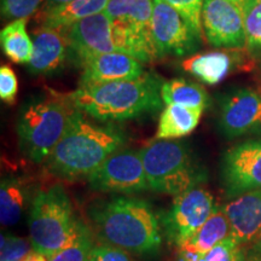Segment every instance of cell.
Masks as SVG:
<instances>
[{"label":"cell","mask_w":261,"mask_h":261,"mask_svg":"<svg viewBox=\"0 0 261 261\" xmlns=\"http://www.w3.org/2000/svg\"><path fill=\"white\" fill-rule=\"evenodd\" d=\"M202 110L169 104L160 115L156 140H174L192 133L200 123Z\"/></svg>","instance_id":"ac0fdd59"},{"label":"cell","mask_w":261,"mask_h":261,"mask_svg":"<svg viewBox=\"0 0 261 261\" xmlns=\"http://www.w3.org/2000/svg\"><path fill=\"white\" fill-rule=\"evenodd\" d=\"M238 247L240 246L232 238L228 237L210 252L202 255L179 250L178 261H233Z\"/></svg>","instance_id":"83f0119b"},{"label":"cell","mask_w":261,"mask_h":261,"mask_svg":"<svg viewBox=\"0 0 261 261\" xmlns=\"http://www.w3.org/2000/svg\"><path fill=\"white\" fill-rule=\"evenodd\" d=\"M29 188L27 181L17 177H6L0 185V223L3 226H14L22 218L28 204Z\"/></svg>","instance_id":"7402d4cb"},{"label":"cell","mask_w":261,"mask_h":261,"mask_svg":"<svg viewBox=\"0 0 261 261\" xmlns=\"http://www.w3.org/2000/svg\"><path fill=\"white\" fill-rule=\"evenodd\" d=\"M151 38L158 57L188 56L197 50L201 40L177 10L163 0H154Z\"/></svg>","instance_id":"30bf717a"},{"label":"cell","mask_w":261,"mask_h":261,"mask_svg":"<svg viewBox=\"0 0 261 261\" xmlns=\"http://www.w3.org/2000/svg\"><path fill=\"white\" fill-rule=\"evenodd\" d=\"M215 208L210 191L196 187L175 196L172 208L163 219L168 242L178 249L202 227Z\"/></svg>","instance_id":"ba28073f"},{"label":"cell","mask_w":261,"mask_h":261,"mask_svg":"<svg viewBox=\"0 0 261 261\" xmlns=\"http://www.w3.org/2000/svg\"><path fill=\"white\" fill-rule=\"evenodd\" d=\"M18 92V80L16 73L8 64L0 67V98L6 104H14Z\"/></svg>","instance_id":"4dcf8cb0"},{"label":"cell","mask_w":261,"mask_h":261,"mask_svg":"<svg viewBox=\"0 0 261 261\" xmlns=\"http://www.w3.org/2000/svg\"><path fill=\"white\" fill-rule=\"evenodd\" d=\"M181 68L207 85L223 81L232 68V60L226 52L214 51L200 54L182 61Z\"/></svg>","instance_id":"44dd1931"},{"label":"cell","mask_w":261,"mask_h":261,"mask_svg":"<svg viewBox=\"0 0 261 261\" xmlns=\"http://www.w3.org/2000/svg\"><path fill=\"white\" fill-rule=\"evenodd\" d=\"M150 189L178 196L197 187L205 174L182 142L156 140L139 150Z\"/></svg>","instance_id":"52a82bcc"},{"label":"cell","mask_w":261,"mask_h":261,"mask_svg":"<svg viewBox=\"0 0 261 261\" xmlns=\"http://www.w3.org/2000/svg\"><path fill=\"white\" fill-rule=\"evenodd\" d=\"M231 227L223 207L215 205L213 213L200 230L178 250L202 255L230 237Z\"/></svg>","instance_id":"d6986e66"},{"label":"cell","mask_w":261,"mask_h":261,"mask_svg":"<svg viewBox=\"0 0 261 261\" xmlns=\"http://www.w3.org/2000/svg\"><path fill=\"white\" fill-rule=\"evenodd\" d=\"M202 29L214 47L243 48L247 45L242 8L230 0H204Z\"/></svg>","instance_id":"7c38bea8"},{"label":"cell","mask_w":261,"mask_h":261,"mask_svg":"<svg viewBox=\"0 0 261 261\" xmlns=\"http://www.w3.org/2000/svg\"><path fill=\"white\" fill-rule=\"evenodd\" d=\"M246 47L253 57L261 60V0H246L242 6Z\"/></svg>","instance_id":"484cf974"},{"label":"cell","mask_w":261,"mask_h":261,"mask_svg":"<svg viewBox=\"0 0 261 261\" xmlns=\"http://www.w3.org/2000/svg\"><path fill=\"white\" fill-rule=\"evenodd\" d=\"M94 191L132 194L150 190L142 156L136 150H119L87 178Z\"/></svg>","instance_id":"9c48e42d"},{"label":"cell","mask_w":261,"mask_h":261,"mask_svg":"<svg viewBox=\"0 0 261 261\" xmlns=\"http://www.w3.org/2000/svg\"><path fill=\"white\" fill-rule=\"evenodd\" d=\"M223 208L230 223V237L240 247L253 244L261 232V189L238 195Z\"/></svg>","instance_id":"2e32d148"},{"label":"cell","mask_w":261,"mask_h":261,"mask_svg":"<svg viewBox=\"0 0 261 261\" xmlns=\"http://www.w3.org/2000/svg\"><path fill=\"white\" fill-rule=\"evenodd\" d=\"M174 8L185 22L191 28V31L201 39L202 37V8L204 0H163Z\"/></svg>","instance_id":"f546056e"},{"label":"cell","mask_w":261,"mask_h":261,"mask_svg":"<svg viewBox=\"0 0 261 261\" xmlns=\"http://www.w3.org/2000/svg\"><path fill=\"white\" fill-rule=\"evenodd\" d=\"M225 195L234 198L261 189V139H252L228 149L221 161Z\"/></svg>","instance_id":"8fae6325"},{"label":"cell","mask_w":261,"mask_h":261,"mask_svg":"<svg viewBox=\"0 0 261 261\" xmlns=\"http://www.w3.org/2000/svg\"><path fill=\"white\" fill-rule=\"evenodd\" d=\"M68 2H70V0H46L44 6H42V11H46V10L54 9V8H56V6H60Z\"/></svg>","instance_id":"e575fe53"},{"label":"cell","mask_w":261,"mask_h":261,"mask_svg":"<svg viewBox=\"0 0 261 261\" xmlns=\"http://www.w3.org/2000/svg\"><path fill=\"white\" fill-rule=\"evenodd\" d=\"M33 250L31 240L3 232L0 236V261H22Z\"/></svg>","instance_id":"4316f807"},{"label":"cell","mask_w":261,"mask_h":261,"mask_svg":"<svg viewBox=\"0 0 261 261\" xmlns=\"http://www.w3.org/2000/svg\"><path fill=\"white\" fill-rule=\"evenodd\" d=\"M233 261H248V257H247V254H246V248L238 247Z\"/></svg>","instance_id":"d590c367"},{"label":"cell","mask_w":261,"mask_h":261,"mask_svg":"<svg viewBox=\"0 0 261 261\" xmlns=\"http://www.w3.org/2000/svg\"><path fill=\"white\" fill-rule=\"evenodd\" d=\"M29 213L33 249L48 257L73 240L81 223L75 218L69 196L60 184L39 191Z\"/></svg>","instance_id":"8992f818"},{"label":"cell","mask_w":261,"mask_h":261,"mask_svg":"<svg viewBox=\"0 0 261 261\" xmlns=\"http://www.w3.org/2000/svg\"><path fill=\"white\" fill-rule=\"evenodd\" d=\"M158 75L145 73L140 77L114 83L79 86L68 94L73 106L100 122H122L155 113L163 104Z\"/></svg>","instance_id":"3957f363"},{"label":"cell","mask_w":261,"mask_h":261,"mask_svg":"<svg viewBox=\"0 0 261 261\" xmlns=\"http://www.w3.org/2000/svg\"><path fill=\"white\" fill-rule=\"evenodd\" d=\"M126 140L121 128L93 123L75 108L64 135L45 165L50 174L62 180L87 179L110 155L121 150Z\"/></svg>","instance_id":"6da1fadb"},{"label":"cell","mask_w":261,"mask_h":261,"mask_svg":"<svg viewBox=\"0 0 261 261\" xmlns=\"http://www.w3.org/2000/svg\"><path fill=\"white\" fill-rule=\"evenodd\" d=\"M71 61L81 65L97 55L122 52L142 63L155 58L151 39L128 25L113 21L106 12L91 16L65 28Z\"/></svg>","instance_id":"277c9868"},{"label":"cell","mask_w":261,"mask_h":261,"mask_svg":"<svg viewBox=\"0 0 261 261\" xmlns=\"http://www.w3.org/2000/svg\"><path fill=\"white\" fill-rule=\"evenodd\" d=\"M90 217L103 243L138 256L158 253L161 247V226L148 202L116 196L94 204Z\"/></svg>","instance_id":"7a4b0ae2"},{"label":"cell","mask_w":261,"mask_h":261,"mask_svg":"<svg viewBox=\"0 0 261 261\" xmlns=\"http://www.w3.org/2000/svg\"><path fill=\"white\" fill-rule=\"evenodd\" d=\"M74 110L69 96L57 92L32 98L23 104L16 123L22 154L34 163L46 162Z\"/></svg>","instance_id":"5b68a950"},{"label":"cell","mask_w":261,"mask_h":261,"mask_svg":"<svg viewBox=\"0 0 261 261\" xmlns=\"http://www.w3.org/2000/svg\"><path fill=\"white\" fill-rule=\"evenodd\" d=\"M219 128L227 139L261 132V94L249 87L227 93L220 106Z\"/></svg>","instance_id":"4fadbf2b"},{"label":"cell","mask_w":261,"mask_h":261,"mask_svg":"<svg viewBox=\"0 0 261 261\" xmlns=\"http://www.w3.org/2000/svg\"><path fill=\"white\" fill-rule=\"evenodd\" d=\"M80 67L83 68L80 86L137 79L146 73L142 62L122 52L97 55Z\"/></svg>","instance_id":"9a60e30c"},{"label":"cell","mask_w":261,"mask_h":261,"mask_svg":"<svg viewBox=\"0 0 261 261\" xmlns=\"http://www.w3.org/2000/svg\"><path fill=\"white\" fill-rule=\"evenodd\" d=\"M161 97L166 106L177 104L202 112L210 106V96L201 85L180 77L163 81Z\"/></svg>","instance_id":"603a6c76"},{"label":"cell","mask_w":261,"mask_h":261,"mask_svg":"<svg viewBox=\"0 0 261 261\" xmlns=\"http://www.w3.org/2000/svg\"><path fill=\"white\" fill-rule=\"evenodd\" d=\"M46 0H0V12L5 21L28 19L44 6Z\"/></svg>","instance_id":"f1b7e54d"},{"label":"cell","mask_w":261,"mask_h":261,"mask_svg":"<svg viewBox=\"0 0 261 261\" xmlns=\"http://www.w3.org/2000/svg\"><path fill=\"white\" fill-rule=\"evenodd\" d=\"M109 0H70L42 11V24L65 29L83 19L104 12Z\"/></svg>","instance_id":"ffe728a7"},{"label":"cell","mask_w":261,"mask_h":261,"mask_svg":"<svg viewBox=\"0 0 261 261\" xmlns=\"http://www.w3.org/2000/svg\"><path fill=\"white\" fill-rule=\"evenodd\" d=\"M230 2H232V3H234V4H237L238 6H241V8H242L246 0H230Z\"/></svg>","instance_id":"74e56055"},{"label":"cell","mask_w":261,"mask_h":261,"mask_svg":"<svg viewBox=\"0 0 261 261\" xmlns=\"http://www.w3.org/2000/svg\"><path fill=\"white\" fill-rule=\"evenodd\" d=\"M22 261H48V256L45 255L40 252H37V250L33 249L31 253L28 254L27 256L24 257Z\"/></svg>","instance_id":"836d02e7"},{"label":"cell","mask_w":261,"mask_h":261,"mask_svg":"<svg viewBox=\"0 0 261 261\" xmlns=\"http://www.w3.org/2000/svg\"><path fill=\"white\" fill-rule=\"evenodd\" d=\"M246 248V254L248 257V261H261V252L257 248L254 246H247Z\"/></svg>","instance_id":"d6a6232c"},{"label":"cell","mask_w":261,"mask_h":261,"mask_svg":"<svg viewBox=\"0 0 261 261\" xmlns=\"http://www.w3.org/2000/svg\"><path fill=\"white\" fill-rule=\"evenodd\" d=\"M252 246H254L255 248H257V249H259L260 252H261V232L259 233V236L256 237V240L254 241V243L252 244Z\"/></svg>","instance_id":"8d00e7d4"},{"label":"cell","mask_w":261,"mask_h":261,"mask_svg":"<svg viewBox=\"0 0 261 261\" xmlns=\"http://www.w3.org/2000/svg\"><path fill=\"white\" fill-rule=\"evenodd\" d=\"M0 45L4 55L17 64H28L33 55V41L27 32V19H16L0 32Z\"/></svg>","instance_id":"cb8c5ba5"},{"label":"cell","mask_w":261,"mask_h":261,"mask_svg":"<svg viewBox=\"0 0 261 261\" xmlns=\"http://www.w3.org/2000/svg\"><path fill=\"white\" fill-rule=\"evenodd\" d=\"M87 261H136L129 253L110 244H94Z\"/></svg>","instance_id":"1f68e13d"},{"label":"cell","mask_w":261,"mask_h":261,"mask_svg":"<svg viewBox=\"0 0 261 261\" xmlns=\"http://www.w3.org/2000/svg\"><path fill=\"white\" fill-rule=\"evenodd\" d=\"M104 12L113 21L151 38L154 0H109Z\"/></svg>","instance_id":"e0dca14e"},{"label":"cell","mask_w":261,"mask_h":261,"mask_svg":"<svg viewBox=\"0 0 261 261\" xmlns=\"http://www.w3.org/2000/svg\"><path fill=\"white\" fill-rule=\"evenodd\" d=\"M33 55L27 64L35 75H50L64 67L71 60L70 45L65 29L42 24L33 32Z\"/></svg>","instance_id":"5bb4252c"},{"label":"cell","mask_w":261,"mask_h":261,"mask_svg":"<svg viewBox=\"0 0 261 261\" xmlns=\"http://www.w3.org/2000/svg\"><path fill=\"white\" fill-rule=\"evenodd\" d=\"M94 247L92 232L86 225L80 223L75 237L67 246L48 257V261H87Z\"/></svg>","instance_id":"d4e9b609"}]
</instances>
